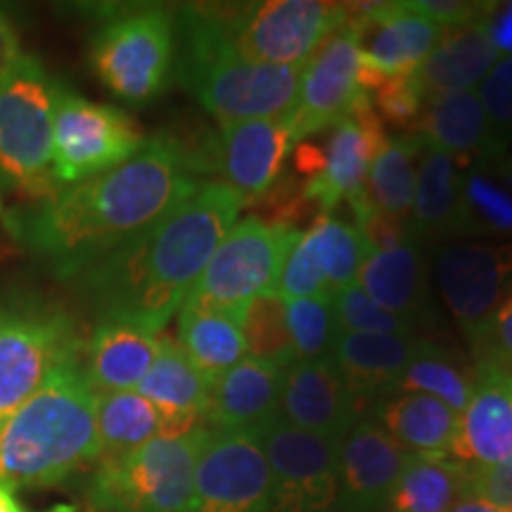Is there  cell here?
I'll use <instances>...</instances> for the list:
<instances>
[{
    "mask_svg": "<svg viewBox=\"0 0 512 512\" xmlns=\"http://www.w3.org/2000/svg\"><path fill=\"white\" fill-rule=\"evenodd\" d=\"M197 185L178 140L159 133L105 174L8 211L3 228L17 247L69 283L162 219Z\"/></svg>",
    "mask_w": 512,
    "mask_h": 512,
    "instance_id": "1",
    "label": "cell"
},
{
    "mask_svg": "<svg viewBox=\"0 0 512 512\" xmlns=\"http://www.w3.org/2000/svg\"><path fill=\"white\" fill-rule=\"evenodd\" d=\"M242 200L200 183L162 219L69 280L100 320L162 332L183 309L209 259L235 226Z\"/></svg>",
    "mask_w": 512,
    "mask_h": 512,
    "instance_id": "2",
    "label": "cell"
},
{
    "mask_svg": "<svg viewBox=\"0 0 512 512\" xmlns=\"http://www.w3.org/2000/svg\"><path fill=\"white\" fill-rule=\"evenodd\" d=\"M95 403L83 356L50 375L0 427V482L17 491L48 489L98 463Z\"/></svg>",
    "mask_w": 512,
    "mask_h": 512,
    "instance_id": "3",
    "label": "cell"
},
{
    "mask_svg": "<svg viewBox=\"0 0 512 512\" xmlns=\"http://www.w3.org/2000/svg\"><path fill=\"white\" fill-rule=\"evenodd\" d=\"M178 79L221 126L285 119L299 93L302 67L247 62L235 53L226 5H188L176 15Z\"/></svg>",
    "mask_w": 512,
    "mask_h": 512,
    "instance_id": "4",
    "label": "cell"
},
{
    "mask_svg": "<svg viewBox=\"0 0 512 512\" xmlns=\"http://www.w3.org/2000/svg\"><path fill=\"white\" fill-rule=\"evenodd\" d=\"M57 86L41 62L19 55L0 76V178L27 202L55 195L53 126Z\"/></svg>",
    "mask_w": 512,
    "mask_h": 512,
    "instance_id": "5",
    "label": "cell"
},
{
    "mask_svg": "<svg viewBox=\"0 0 512 512\" xmlns=\"http://www.w3.org/2000/svg\"><path fill=\"white\" fill-rule=\"evenodd\" d=\"M207 427L157 437L119 458L95 463L86 486L91 512H183Z\"/></svg>",
    "mask_w": 512,
    "mask_h": 512,
    "instance_id": "6",
    "label": "cell"
},
{
    "mask_svg": "<svg viewBox=\"0 0 512 512\" xmlns=\"http://www.w3.org/2000/svg\"><path fill=\"white\" fill-rule=\"evenodd\" d=\"M79 323L62 306L38 297L0 302V427L48 377L83 356Z\"/></svg>",
    "mask_w": 512,
    "mask_h": 512,
    "instance_id": "7",
    "label": "cell"
},
{
    "mask_svg": "<svg viewBox=\"0 0 512 512\" xmlns=\"http://www.w3.org/2000/svg\"><path fill=\"white\" fill-rule=\"evenodd\" d=\"M176 15L159 5L117 10L95 29L88 60L107 91L131 105L164 93L176 64Z\"/></svg>",
    "mask_w": 512,
    "mask_h": 512,
    "instance_id": "8",
    "label": "cell"
},
{
    "mask_svg": "<svg viewBox=\"0 0 512 512\" xmlns=\"http://www.w3.org/2000/svg\"><path fill=\"white\" fill-rule=\"evenodd\" d=\"M299 230L249 216L235 223L209 259L185 304L245 318L249 302L278 285L287 254L299 240Z\"/></svg>",
    "mask_w": 512,
    "mask_h": 512,
    "instance_id": "9",
    "label": "cell"
},
{
    "mask_svg": "<svg viewBox=\"0 0 512 512\" xmlns=\"http://www.w3.org/2000/svg\"><path fill=\"white\" fill-rule=\"evenodd\" d=\"M140 126L124 110L57 86L53 126V181L57 190L105 174L145 145Z\"/></svg>",
    "mask_w": 512,
    "mask_h": 512,
    "instance_id": "10",
    "label": "cell"
},
{
    "mask_svg": "<svg viewBox=\"0 0 512 512\" xmlns=\"http://www.w3.org/2000/svg\"><path fill=\"white\" fill-rule=\"evenodd\" d=\"M344 24V3L266 0L226 5V27L235 53L247 62L304 67L320 43Z\"/></svg>",
    "mask_w": 512,
    "mask_h": 512,
    "instance_id": "11",
    "label": "cell"
},
{
    "mask_svg": "<svg viewBox=\"0 0 512 512\" xmlns=\"http://www.w3.org/2000/svg\"><path fill=\"white\" fill-rule=\"evenodd\" d=\"M259 441L273 512H339V439L304 432L278 415Z\"/></svg>",
    "mask_w": 512,
    "mask_h": 512,
    "instance_id": "12",
    "label": "cell"
},
{
    "mask_svg": "<svg viewBox=\"0 0 512 512\" xmlns=\"http://www.w3.org/2000/svg\"><path fill=\"white\" fill-rule=\"evenodd\" d=\"M183 512H273L259 434L209 430Z\"/></svg>",
    "mask_w": 512,
    "mask_h": 512,
    "instance_id": "13",
    "label": "cell"
},
{
    "mask_svg": "<svg viewBox=\"0 0 512 512\" xmlns=\"http://www.w3.org/2000/svg\"><path fill=\"white\" fill-rule=\"evenodd\" d=\"M434 275L446 309L467 342L496 311L512 278V240H458L434 249Z\"/></svg>",
    "mask_w": 512,
    "mask_h": 512,
    "instance_id": "14",
    "label": "cell"
},
{
    "mask_svg": "<svg viewBox=\"0 0 512 512\" xmlns=\"http://www.w3.org/2000/svg\"><path fill=\"white\" fill-rule=\"evenodd\" d=\"M361 50L349 27H337L306 60L292 112L283 119L294 143L325 131L354 110L366 95L361 88Z\"/></svg>",
    "mask_w": 512,
    "mask_h": 512,
    "instance_id": "15",
    "label": "cell"
},
{
    "mask_svg": "<svg viewBox=\"0 0 512 512\" xmlns=\"http://www.w3.org/2000/svg\"><path fill=\"white\" fill-rule=\"evenodd\" d=\"M384 145H387L384 124L366 93L347 117L330 126V136L323 143V174L316 181L302 183L304 195L323 214L335 209L342 200L354 202L366 188L370 166Z\"/></svg>",
    "mask_w": 512,
    "mask_h": 512,
    "instance_id": "16",
    "label": "cell"
},
{
    "mask_svg": "<svg viewBox=\"0 0 512 512\" xmlns=\"http://www.w3.org/2000/svg\"><path fill=\"white\" fill-rule=\"evenodd\" d=\"M294 138L283 119H252L221 126L216 133L214 166L242 204H254L283 174Z\"/></svg>",
    "mask_w": 512,
    "mask_h": 512,
    "instance_id": "17",
    "label": "cell"
},
{
    "mask_svg": "<svg viewBox=\"0 0 512 512\" xmlns=\"http://www.w3.org/2000/svg\"><path fill=\"white\" fill-rule=\"evenodd\" d=\"M373 420H358L339 441V512H380L411 463Z\"/></svg>",
    "mask_w": 512,
    "mask_h": 512,
    "instance_id": "18",
    "label": "cell"
},
{
    "mask_svg": "<svg viewBox=\"0 0 512 512\" xmlns=\"http://www.w3.org/2000/svg\"><path fill=\"white\" fill-rule=\"evenodd\" d=\"M278 415L299 430L342 441L344 434L363 420V408L332 358H320L294 361L283 370Z\"/></svg>",
    "mask_w": 512,
    "mask_h": 512,
    "instance_id": "19",
    "label": "cell"
},
{
    "mask_svg": "<svg viewBox=\"0 0 512 512\" xmlns=\"http://www.w3.org/2000/svg\"><path fill=\"white\" fill-rule=\"evenodd\" d=\"M475 373V389L458 415L456 439L448 453L470 472L512 456V373L484 366H477Z\"/></svg>",
    "mask_w": 512,
    "mask_h": 512,
    "instance_id": "20",
    "label": "cell"
},
{
    "mask_svg": "<svg viewBox=\"0 0 512 512\" xmlns=\"http://www.w3.org/2000/svg\"><path fill=\"white\" fill-rule=\"evenodd\" d=\"M356 283L377 306L394 313L413 330L430 328L439 320L427 256L418 242L406 240L392 249L370 254Z\"/></svg>",
    "mask_w": 512,
    "mask_h": 512,
    "instance_id": "21",
    "label": "cell"
},
{
    "mask_svg": "<svg viewBox=\"0 0 512 512\" xmlns=\"http://www.w3.org/2000/svg\"><path fill=\"white\" fill-rule=\"evenodd\" d=\"M280 382L283 370L245 358L209 384L204 425L219 432L259 434L278 418Z\"/></svg>",
    "mask_w": 512,
    "mask_h": 512,
    "instance_id": "22",
    "label": "cell"
},
{
    "mask_svg": "<svg viewBox=\"0 0 512 512\" xmlns=\"http://www.w3.org/2000/svg\"><path fill=\"white\" fill-rule=\"evenodd\" d=\"M411 133L420 136L430 150L451 155L458 166L503 155L510 147L486 117L477 91L427 100Z\"/></svg>",
    "mask_w": 512,
    "mask_h": 512,
    "instance_id": "23",
    "label": "cell"
},
{
    "mask_svg": "<svg viewBox=\"0 0 512 512\" xmlns=\"http://www.w3.org/2000/svg\"><path fill=\"white\" fill-rule=\"evenodd\" d=\"M136 392L157 408L164 437H181L207 427L204 418H207L209 382L192 366L174 337L162 335L155 363Z\"/></svg>",
    "mask_w": 512,
    "mask_h": 512,
    "instance_id": "24",
    "label": "cell"
},
{
    "mask_svg": "<svg viewBox=\"0 0 512 512\" xmlns=\"http://www.w3.org/2000/svg\"><path fill=\"white\" fill-rule=\"evenodd\" d=\"M427 339L420 335H339L332 363L344 377L358 406L377 403L394 394L408 363L420 354Z\"/></svg>",
    "mask_w": 512,
    "mask_h": 512,
    "instance_id": "25",
    "label": "cell"
},
{
    "mask_svg": "<svg viewBox=\"0 0 512 512\" xmlns=\"http://www.w3.org/2000/svg\"><path fill=\"white\" fill-rule=\"evenodd\" d=\"M486 15L465 27L444 29L439 46L411 74L422 100L477 91L479 83L501 60L486 31Z\"/></svg>",
    "mask_w": 512,
    "mask_h": 512,
    "instance_id": "26",
    "label": "cell"
},
{
    "mask_svg": "<svg viewBox=\"0 0 512 512\" xmlns=\"http://www.w3.org/2000/svg\"><path fill=\"white\" fill-rule=\"evenodd\" d=\"M458 169V240H512V152Z\"/></svg>",
    "mask_w": 512,
    "mask_h": 512,
    "instance_id": "27",
    "label": "cell"
},
{
    "mask_svg": "<svg viewBox=\"0 0 512 512\" xmlns=\"http://www.w3.org/2000/svg\"><path fill=\"white\" fill-rule=\"evenodd\" d=\"M162 335L121 320H100L83 347V370L95 394L136 392L152 363Z\"/></svg>",
    "mask_w": 512,
    "mask_h": 512,
    "instance_id": "28",
    "label": "cell"
},
{
    "mask_svg": "<svg viewBox=\"0 0 512 512\" xmlns=\"http://www.w3.org/2000/svg\"><path fill=\"white\" fill-rule=\"evenodd\" d=\"M458 162L451 155L430 150L420 155L415 197L408 214V238L420 247L458 242Z\"/></svg>",
    "mask_w": 512,
    "mask_h": 512,
    "instance_id": "29",
    "label": "cell"
},
{
    "mask_svg": "<svg viewBox=\"0 0 512 512\" xmlns=\"http://www.w3.org/2000/svg\"><path fill=\"white\" fill-rule=\"evenodd\" d=\"M380 427L411 456L444 458L451 453L458 413L427 394H389L375 403Z\"/></svg>",
    "mask_w": 512,
    "mask_h": 512,
    "instance_id": "30",
    "label": "cell"
},
{
    "mask_svg": "<svg viewBox=\"0 0 512 512\" xmlns=\"http://www.w3.org/2000/svg\"><path fill=\"white\" fill-rule=\"evenodd\" d=\"M176 342L209 384L247 358L240 320L200 306L183 304L178 311Z\"/></svg>",
    "mask_w": 512,
    "mask_h": 512,
    "instance_id": "31",
    "label": "cell"
},
{
    "mask_svg": "<svg viewBox=\"0 0 512 512\" xmlns=\"http://www.w3.org/2000/svg\"><path fill=\"white\" fill-rule=\"evenodd\" d=\"M422 152H425V143L415 133L387 140L370 166L366 188L356 200L382 214L408 221L415 197V176H418L415 162Z\"/></svg>",
    "mask_w": 512,
    "mask_h": 512,
    "instance_id": "32",
    "label": "cell"
},
{
    "mask_svg": "<svg viewBox=\"0 0 512 512\" xmlns=\"http://www.w3.org/2000/svg\"><path fill=\"white\" fill-rule=\"evenodd\" d=\"M470 470L456 460L413 456L396 484L392 512H451L467 496Z\"/></svg>",
    "mask_w": 512,
    "mask_h": 512,
    "instance_id": "33",
    "label": "cell"
},
{
    "mask_svg": "<svg viewBox=\"0 0 512 512\" xmlns=\"http://www.w3.org/2000/svg\"><path fill=\"white\" fill-rule=\"evenodd\" d=\"M100 460L119 458L162 437V420L157 408L138 392L98 394L95 403Z\"/></svg>",
    "mask_w": 512,
    "mask_h": 512,
    "instance_id": "34",
    "label": "cell"
},
{
    "mask_svg": "<svg viewBox=\"0 0 512 512\" xmlns=\"http://www.w3.org/2000/svg\"><path fill=\"white\" fill-rule=\"evenodd\" d=\"M477 373L467 370L460 358L434 347L427 339L420 354L408 363L394 394H427L446 403L453 413H463L475 389Z\"/></svg>",
    "mask_w": 512,
    "mask_h": 512,
    "instance_id": "35",
    "label": "cell"
},
{
    "mask_svg": "<svg viewBox=\"0 0 512 512\" xmlns=\"http://www.w3.org/2000/svg\"><path fill=\"white\" fill-rule=\"evenodd\" d=\"M304 240L309 242L311 252L316 256V264L332 297L344 287L356 285L370 249L354 223H344L335 216L323 214L311 223L304 233Z\"/></svg>",
    "mask_w": 512,
    "mask_h": 512,
    "instance_id": "36",
    "label": "cell"
},
{
    "mask_svg": "<svg viewBox=\"0 0 512 512\" xmlns=\"http://www.w3.org/2000/svg\"><path fill=\"white\" fill-rule=\"evenodd\" d=\"M285 306V299L271 290L254 297L247 306L245 318H242V335H245L247 351H252V358L256 361H264L278 370L290 368L297 361L290 330H287Z\"/></svg>",
    "mask_w": 512,
    "mask_h": 512,
    "instance_id": "37",
    "label": "cell"
},
{
    "mask_svg": "<svg viewBox=\"0 0 512 512\" xmlns=\"http://www.w3.org/2000/svg\"><path fill=\"white\" fill-rule=\"evenodd\" d=\"M285 316L297 361L330 358L339 337L332 299H290Z\"/></svg>",
    "mask_w": 512,
    "mask_h": 512,
    "instance_id": "38",
    "label": "cell"
},
{
    "mask_svg": "<svg viewBox=\"0 0 512 512\" xmlns=\"http://www.w3.org/2000/svg\"><path fill=\"white\" fill-rule=\"evenodd\" d=\"M332 309L339 335H415L411 325L377 306L358 283L339 290L332 297Z\"/></svg>",
    "mask_w": 512,
    "mask_h": 512,
    "instance_id": "39",
    "label": "cell"
},
{
    "mask_svg": "<svg viewBox=\"0 0 512 512\" xmlns=\"http://www.w3.org/2000/svg\"><path fill=\"white\" fill-rule=\"evenodd\" d=\"M470 347L475 351L477 366L512 373V285L484 328L470 339Z\"/></svg>",
    "mask_w": 512,
    "mask_h": 512,
    "instance_id": "40",
    "label": "cell"
},
{
    "mask_svg": "<svg viewBox=\"0 0 512 512\" xmlns=\"http://www.w3.org/2000/svg\"><path fill=\"white\" fill-rule=\"evenodd\" d=\"M275 292L285 302H290V299H332L328 283H325L316 264V256H313L309 242L304 240V233L299 235V240L287 254Z\"/></svg>",
    "mask_w": 512,
    "mask_h": 512,
    "instance_id": "41",
    "label": "cell"
},
{
    "mask_svg": "<svg viewBox=\"0 0 512 512\" xmlns=\"http://www.w3.org/2000/svg\"><path fill=\"white\" fill-rule=\"evenodd\" d=\"M368 98L382 124L411 128V131L418 124L422 107H425V100L420 98L411 76H392L373 93H368Z\"/></svg>",
    "mask_w": 512,
    "mask_h": 512,
    "instance_id": "42",
    "label": "cell"
},
{
    "mask_svg": "<svg viewBox=\"0 0 512 512\" xmlns=\"http://www.w3.org/2000/svg\"><path fill=\"white\" fill-rule=\"evenodd\" d=\"M486 117L505 143L512 145V55L501 57L477 88Z\"/></svg>",
    "mask_w": 512,
    "mask_h": 512,
    "instance_id": "43",
    "label": "cell"
},
{
    "mask_svg": "<svg viewBox=\"0 0 512 512\" xmlns=\"http://www.w3.org/2000/svg\"><path fill=\"white\" fill-rule=\"evenodd\" d=\"M465 498H479L496 508L512 510V456L498 465L470 472Z\"/></svg>",
    "mask_w": 512,
    "mask_h": 512,
    "instance_id": "44",
    "label": "cell"
},
{
    "mask_svg": "<svg viewBox=\"0 0 512 512\" xmlns=\"http://www.w3.org/2000/svg\"><path fill=\"white\" fill-rule=\"evenodd\" d=\"M408 8L420 12L422 17L432 19L441 29L465 27L477 22L491 10V3H465V0H415Z\"/></svg>",
    "mask_w": 512,
    "mask_h": 512,
    "instance_id": "45",
    "label": "cell"
},
{
    "mask_svg": "<svg viewBox=\"0 0 512 512\" xmlns=\"http://www.w3.org/2000/svg\"><path fill=\"white\" fill-rule=\"evenodd\" d=\"M486 31L501 57L512 55V3H491Z\"/></svg>",
    "mask_w": 512,
    "mask_h": 512,
    "instance_id": "46",
    "label": "cell"
},
{
    "mask_svg": "<svg viewBox=\"0 0 512 512\" xmlns=\"http://www.w3.org/2000/svg\"><path fill=\"white\" fill-rule=\"evenodd\" d=\"M19 55H22V50H19L17 31L8 22V17L0 12V76L8 72Z\"/></svg>",
    "mask_w": 512,
    "mask_h": 512,
    "instance_id": "47",
    "label": "cell"
},
{
    "mask_svg": "<svg viewBox=\"0 0 512 512\" xmlns=\"http://www.w3.org/2000/svg\"><path fill=\"white\" fill-rule=\"evenodd\" d=\"M0 512H31V510L19 501L17 489H12L10 484L0 482Z\"/></svg>",
    "mask_w": 512,
    "mask_h": 512,
    "instance_id": "48",
    "label": "cell"
},
{
    "mask_svg": "<svg viewBox=\"0 0 512 512\" xmlns=\"http://www.w3.org/2000/svg\"><path fill=\"white\" fill-rule=\"evenodd\" d=\"M451 512H512V510H503L496 508V505L479 501V498H463V501L453 505Z\"/></svg>",
    "mask_w": 512,
    "mask_h": 512,
    "instance_id": "49",
    "label": "cell"
},
{
    "mask_svg": "<svg viewBox=\"0 0 512 512\" xmlns=\"http://www.w3.org/2000/svg\"><path fill=\"white\" fill-rule=\"evenodd\" d=\"M0 216H3V200H0Z\"/></svg>",
    "mask_w": 512,
    "mask_h": 512,
    "instance_id": "50",
    "label": "cell"
}]
</instances>
